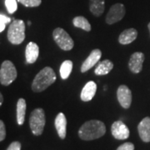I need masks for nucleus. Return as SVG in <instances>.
Here are the masks:
<instances>
[{"instance_id":"nucleus-6","label":"nucleus","mask_w":150,"mask_h":150,"mask_svg":"<svg viewBox=\"0 0 150 150\" xmlns=\"http://www.w3.org/2000/svg\"><path fill=\"white\" fill-rule=\"evenodd\" d=\"M53 38L59 48L64 51H69L74 46V42L70 35L62 28H57L53 32Z\"/></svg>"},{"instance_id":"nucleus-5","label":"nucleus","mask_w":150,"mask_h":150,"mask_svg":"<svg viewBox=\"0 0 150 150\" xmlns=\"http://www.w3.org/2000/svg\"><path fill=\"white\" fill-rule=\"evenodd\" d=\"M17 69L14 64L9 61L5 60L1 64L0 69V83L2 85L8 86L17 79Z\"/></svg>"},{"instance_id":"nucleus-18","label":"nucleus","mask_w":150,"mask_h":150,"mask_svg":"<svg viewBox=\"0 0 150 150\" xmlns=\"http://www.w3.org/2000/svg\"><path fill=\"white\" fill-rule=\"evenodd\" d=\"M26 101L23 98H19L17 103V122L19 125H22L25 120L26 113Z\"/></svg>"},{"instance_id":"nucleus-1","label":"nucleus","mask_w":150,"mask_h":150,"mask_svg":"<svg viewBox=\"0 0 150 150\" xmlns=\"http://www.w3.org/2000/svg\"><path fill=\"white\" fill-rule=\"evenodd\" d=\"M106 133L105 124L99 120H89L83 123L79 130L81 139L90 141L103 137Z\"/></svg>"},{"instance_id":"nucleus-2","label":"nucleus","mask_w":150,"mask_h":150,"mask_svg":"<svg viewBox=\"0 0 150 150\" xmlns=\"http://www.w3.org/2000/svg\"><path fill=\"white\" fill-rule=\"evenodd\" d=\"M56 81V74L50 67H45L40 70L32 83V89L35 93L44 91Z\"/></svg>"},{"instance_id":"nucleus-10","label":"nucleus","mask_w":150,"mask_h":150,"mask_svg":"<svg viewBox=\"0 0 150 150\" xmlns=\"http://www.w3.org/2000/svg\"><path fill=\"white\" fill-rule=\"evenodd\" d=\"M144 54L141 52H135L131 55L129 62V68L134 74H139L143 69V64L144 62Z\"/></svg>"},{"instance_id":"nucleus-17","label":"nucleus","mask_w":150,"mask_h":150,"mask_svg":"<svg viewBox=\"0 0 150 150\" xmlns=\"http://www.w3.org/2000/svg\"><path fill=\"white\" fill-rule=\"evenodd\" d=\"M112 68H113V64L112 62L108 59H105L98 63L97 67L94 70V74L96 75H106L108 73H110Z\"/></svg>"},{"instance_id":"nucleus-7","label":"nucleus","mask_w":150,"mask_h":150,"mask_svg":"<svg viewBox=\"0 0 150 150\" xmlns=\"http://www.w3.org/2000/svg\"><path fill=\"white\" fill-rule=\"evenodd\" d=\"M125 7L122 4H115L110 8L106 16V23L108 24H113L123 19L125 15Z\"/></svg>"},{"instance_id":"nucleus-28","label":"nucleus","mask_w":150,"mask_h":150,"mask_svg":"<svg viewBox=\"0 0 150 150\" xmlns=\"http://www.w3.org/2000/svg\"><path fill=\"white\" fill-rule=\"evenodd\" d=\"M3 101H4V98H3V94L1 93V94H0V105H2Z\"/></svg>"},{"instance_id":"nucleus-27","label":"nucleus","mask_w":150,"mask_h":150,"mask_svg":"<svg viewBox=\"0 0 150 150\" xmlns=\"http://www.w3.org/2000/svg\"><path fill=\"white\" fill-rule=\"evenodd\" d=\"M21 149V144L18 141H14L10 145L8 146V148L7 150H20Z\"/></svg>"},{"instance_id":"nucleus-4","label":"nucleus","mask_w":150,"mask_h":150,"mask_svg":"<svg viewBox=\"0 0 150 150\" xmlns=\"http://www.w3.org/2000/svg\"><path fill=\"white\" fill-rule=\"evenodd\" d=\"M29 126L33 134L36 136H39L43 134L45 126V113L43 108H35L30 114Z\"/></svg>"},{"instance_id":"nucleus-25","label":"nucleus","mask_w":150,"mask_h":150,"mask_svg":"<svg viewBox=\"0 0 150 150\" xmlns=\"http://www.w3.org/2000/svg\"><path fill=\"white\" fill-rule=\"evenodd\" d=\"M117 150H134V145L132 143H124L118 147Z\"/></svg>"},{"instance_id":"nucleus-21","label":"nucleus","mask_w":150,"mask_h":150,"mask_svg":"<svg viewBox=\"0 0 150 150\" xmlns=\"http://www.w3.org/2000/svg\"><path fill=\"white\" fill-rule=\"evenodd\" d=\"M73 69V62L71 60H65L60 67V76L63 79H67L69 77Z\"/></svg>"},{"instance_id":"nucleus-15","label":"nucleus","mask_w":150,"mask_h":150,"mask_svg":"<svg viewBox=\"0 0 150 150\" xmlns=\"http://www.w3.org/2000/svg\"><path fill=\"white\" fill-rule=\"evenodd\" d=\"M39 54V48L37 43L29 42L25 49V58L27 64H33L37 61Z\"/></svg>"},{"instance_id":"nucleus-12","label":"nucleus","mask_w":150,"mask_h":150,"mask_svg":"<svg viewBox=\"0 0 150 150\" xmlns=\"http://www.w3.org/2000/svg\"><path fill=\"white\" fill-rule=\"evenodd\" d=\"M140 139L144 143L150 142V117H145L138 125Z\"/></svg>"},{"instance_id":"nucleus-20","label":"nucleus","mask_w":150,"mask_h":150,"mask_svg":"<svg viewBox=\"0 0 150 150\" xmlns=\"http://www.w3.org/2000/svg\"><path fill=\"white\" fill-rule=\"evenodd\" d=\"M73 23L74 27L79 28L83 29L84 31L89 32L91 31V24L88 20L83 16H77L73 19Z\"/></svg>"},{"instance_id":"nucleus-9","label":"nucleus","mask_w":150,"mask_h":150,"mask_svg":"<svg viewBox=\"0 0 150 150\" xmlns=\"http://www.w3.org/2000/svg\"><path fill=\"white\" fill-rule=\"evenodd\" d=\"M111 133L112 136L118 140H124L127 139L129 137V129L127 127V125L125 123L118 120L115 121L112 124L111 127Z\"/></svg>"},{"instance_id":"nucleus-11","label":"nucleus","mask_w":150,"mask_h":150,"mask_svg":"<svg viewBox=\"0 0 150 150\" xmlns=\"http://www.w3.org/2000/svg\"><path fill=\"white\" fill-rule=\"evenodd\" d=\"M102 57V52L100 49H93L92 51L90 54L88 55V57L83 61V64L81 66V72L82 73H85L88 70L92 69L95 64H97L99 60Z\"/></svg>"},{"instance_id":"nucleus-22","label":"nucleus","mask_w":150,"mask_h":150,"mask_svg":"<svg viewBox=\"0 0 150 150\" xmlns=\"http://www.w3.org/2000/svg\"><path fill=\"white\" fill-rule=\"evenodd\" d=\"M17 1L18 0H5V6L8 12L10 13V14H13L18 9V4H17Z\"/></svg>"},{"instance_id":"nucleus-3","label":"nucleus","mask_w":150,"mask_h":150,"mask_svg":"<svg viewBox=\"0 0 150 150\" xmlns=\"http://www.w3.org/2000/svg\"><path fill=\"white\" fill-rule=\"evenodd\" d=\"M8 39L13 44H20L25 39V23L21 19H14L8 29Z\"/></svg>"},{"instance_id":"nucleus-13","label":"nucleus","mask_w":150,"mask_h":150,"mask_svg":"<svg viewBox=\"0 0 150 150\" xmlns=\"http://www.w3.org/2000/svg\"><path fill=\"white\" fill-rule=\"evenodd\" d=\"M97 91V84L93 81H88L81 92V99L83 102H88L93 99Z\"/></svg>"},{"instance_id":"nucleus-19","label":"nucleus","mask_w":150,"mask_h":150,"mask_svg":"<svg viewBox=\"0 0 150 150\" xmlns=\"http://www.w3.org/2000/svg\"><path fill=\"white\" fill-rule=\"evenodd\" d=\"M104 0H90L89 9L94 16L99 17L104 11Z\"/></svg>"},{"instance_id":"nucleus-16","label":"nucleus","mask_w":150,"mask_h":150,"mask_svg":"<svg viewBox=\"0 0 150 150\" xmlns=\"http://www.w3.org/2000/svg\"><path fill=\"white\" fill-rule=\"evenodd\" d=\"M137 37H138V31L134 28H130L123 30V32L120 33L118 37V42L123 45L129 44V43H133L137 38Z\"/></svg>"},{"instance_id":"nucleus-29","label":"nucleus","mask_w":150,"mask_h":150,"mask_svg":"<svg viewBox=\"0 0 150 150\" xmlns=\"http://www.w3.org/2000/svg\"><path fill=\"white\" fill-rule=\"evenodd\" d=\"M148 28H149V33H150V22L149 23V24H148Z\"/></svg>"},{"instance_id":"nucleus-24","label":"nucleus","mask_w":150,"mask_h":150,"mask_svg":"<svg viewBox=\"0 0 150 150\" xmlns=\"http://www.w3.org/2000/svg\"><path fill=\"white\" fill-rule=\"evenodd\" d=\"M12 18H10L9 17L6 16L5 14L1 13L0 14V32H4L5 29L6 25L8 23H10V21Z\"/></svg>"},{"instance_id":"nucleus-14","label":"nucleus","mask_w":150,"mask_h":150,"mask_svg":"<svg viewBox=\"0 0 150 150\" xmlns=\"http://www.w3.org/2000/svg\"><path fill=\"white\" fill-rule=\"evenodd\" d=\"M54 124H55V128L58 132L59 138L62 139H64L66 138V134H67V119H66L64 113L59 112L55 118Z\"/></svg>"},{"instance_id":"nucleus-26","label":"nucleus","mask_w":150,"mask_h":150,"mask_svg":"<svg viewBox=\"0 0 150 150\" xmlns=\"http://www.w3.org/2000/svg\"><path fill=\"white\" fill-rule=\"evenodd\" d=\"M6 137V129L4 123L0 121V141H4Z\"/></svg>"},{"instance_id":"nucleus-8","label":"nucleus","mask_w":150,"mask_h":150,"mask_svg":"<svg viewBox=\"0 0 150 150\" xmlns=\"http://www.w3.org/2000/svg\"><path fill=\"white\" fill-rule=\"evenodd\" d=\"M118 103L123 108H129L132 103V92L128 86L120 85L117 90Z\"/></svg>"},{"instance_id":"nucleus-23","label":"nucleus","mask_w":150,"mask_h":150,"mask_svg":"<svg viewBox=\"0 0 150 150\" xmlns=\"http://www.w3.org/2000/svg\"><path fill=\"white\" fill-rule=\"evenodd\" d=\"M18 2L28 8H34L40 5L42 0H18Z\"/></svg>"}]
</instances>
